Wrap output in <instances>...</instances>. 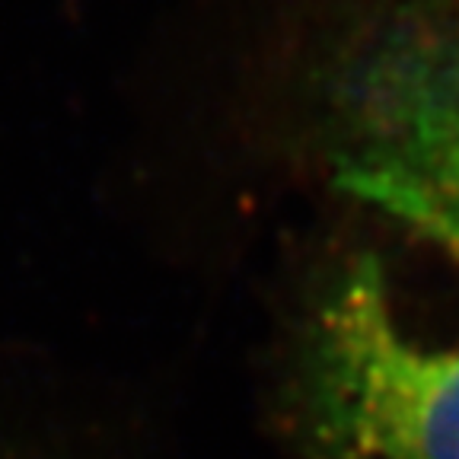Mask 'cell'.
Listing matches in <instances>:
<instances>
[{"label": "cell", "instance_id": "2", "mask_svg": "<svg viewBox=\"0 0 459 459\" xmlns=\"http://www.w3.org/2000/svg\"><path fill=\"white\" fill-rule=\"evenodd\" d=\"M335 186L459 262V26L395 32L344 77Z\"/></svg>", "mask_w": 459, "mask_h": 459}, {"label": "cell", "instance_id": "1", "mask_svg": "<svg viewBox=\"0 0 459 459\" xmlns=\"http://www.w3.org/2000/svg\"><path fill=\"white\" fill-rule=\"evenodd\" d=\"M297 424L316 459H459V338L411 332L373 255L344 265L309 319Z\"/></svg>", "mask_w": 459, "mask_h": 459}, {"label": "cell", "instance_id": "3", "mask_svg": "<svg viewBox=\"0 0 459 459\" xmlns=\"http://www.w3.org/2000/svg\"><path fill=\"white\" fill-rule=\"evenodd\" d=\"M0 459H22L20 453H13V450H7V446H0Z\"/></svg>", "mask_w": 459, "mask_h": 459}]
</instances>
